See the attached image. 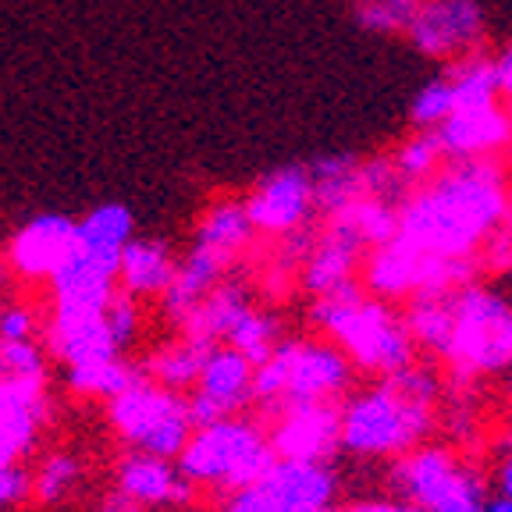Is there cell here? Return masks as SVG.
I'll return each instance as SVG.
<instances>
[{"label": "cell", "instance_id": "1", "mask_svg": "<svg viewBox=\"0 0 512 512\" xmlns=\"http://www.w3.org/2000/svg\"><path fill=\"white\" fill-rule=\"evenodd\" d=\"M509 182L498 160H445L431 182L399 203V239L448 260H480L505 224Z\"/></svg>", "mask_w": 512, "mask_h": 512}, {"label": "cell", "instance_id": "2", "mask_svg": "<svg viewBox=\"0 0 512 512\" xmlns=\"http://www.w3.org/2000/svg\"><path fill=\"white\" fill-rule=\"evenodd\" d=\"M438 409V381L409 363L342 406V448L352 456L399 459L427 438Z\"/></svg>", "mask_w": 512, "mask_h": 512}, {"label": "cell", "instance_id": "3", "mask_svg": "<svg viewBox=\"0 0 512 512\" xmlns=\"http://www.w3.org/2000/svg\"><path fill=\"white\" fill-rule=\"evenodd\" d=\"M310 320L363 374L392 377L416 363V338L406 313H395L388 299L363 292L360 281L313 299Z\"/></svg>", "mask_w": 512, "mask_h": 512}, {"label": "cell", "instance_id": "4", "mask_svg": "<svg viewBox=\"0 0 512 512\" xmlns=\"http://www.w3.org/2000/svg\"><path fill=\"white\" fill-rule=\"evenodd\" d=\"M352 360L331 338H281L253 377V402L267 416L299 402H338L352 384Z\"/></svg>", "mask_w": 512, "mask_h": 512}, {"label": "cell", "instance_id": "5", "mask_svg": "<svg viewBox=\"0 0 512 512\" xmlns=\"http://www.w3.org/2000/svg\"><path fill=\"white\" fill-rule=\"evenodd\" d=\"M278 463L271 434H264L253 420L224 416L217 424L192 431L189 445L178 456V470L203 488L214 491H242Z\"/></svg>", "mask_w": 512, "mask_h": 512}, {"label": "cell", "instance_id": "6", "mask_svg": "<svg viewBox=\"0 0 512 512\" xmlns=\"http://www.w3.org/2000/svg\"><path fill=\"white\" fill-rule=\"evenodd\" d=\"M452 377L473 381L512 370V303L488 285L452 292V342L441 356Z\"/></svg>", "mask_w": 512, "mask_h": 512}, {"label": "cell", "instance_id": "7", "mask_svg": "<svg viewBox=\"0 0 512 512\" xmlns=\"http://www.w3.org/2000/svg\"><path fill=\"white\" fill-rule=\"evenodd\" d=\"M480 271V260H448L424 249L409 246L406 239H388L367 253V264L360 281L367 292L388 299H424V296H448L470 285Z\"/></svg>", "mask_w": 512, "mask_h": 512}, {"label": "cell", "instance_id": "8", "mask_svg": "<svg viewBox=\"0 0 512 512\" xmlns=\"http://www.w3.org/2000/svg\"><path fill=\"white\" fill-rule=\"evenodd\" d=\"M392 488L427 512H488L480 473L445 445H416L399 456L392 466Z\"/></svg>", "mask_w": 512, "mask_h": 512}, {"label": "cell", "instance_id": "9", "mask_svg": "<svg viewBox=\"0 0 512 512\" xmlns=\"http://www.w3.org/2000/svg\"><path fill=\"white\" fill-rule=\"evenodd\" d=\"M111 424L128 445H136V452L164 459L182 456V448L196 431L189 416V399H182L175 388L150 381L146 374L111 399Z\"/></svg>", "mask_w": 512, "mask_h": 512}, {"label": "cell", "instance_id": "10", "mask_svg": "<svg viewBox=\"0 0 512 512\" xmlns=\"http://www.w3.org/2000/svg\"><path fill=\"white\" fill-rule=\"evenodd\" d=\"M488 36V15L480 0H424L409 22L406 40L431 61H456L480 50Z\"/></svg>", "mask_w": 512, "mask_h": 512}, {"label": "cell", "instance_id": "11", "mask_svg": "<svg viewBox=\"0 0 512 512\" xmlns=\"http://www.w3.org/2000/svg\"><path fill=\"white\" fill-rule=\"evenodd\" d=\"M249 221L260 235L271 239H285L292 232H303L310 224L313 210H317V185H313V171L288 164V168L271 171L260 178L253 192L246 196Z\"/></svg>", "mask_w": 512, "mask_h": 512}, {"label": "cell", "instance_id": "12", "mask_svg": "<svg viewBox=\"0 0 512 512\" xmlns=\"http://www.w3.org/2000/svg\"><path fill=\"white\" fill-rule=\"evenodd\" d=\"M253 377L256 363L249 356H242L239 349H224L217 345L203 363L200 374V392L189 399V416L192 427H210L224 416H235L246 402H253Z\"/></svg>", "mask_w": 512, "mask_h": 512}, {"label": "cell", "instance_id": "13", "mask_svg": "<svg viewBox=\"0 0 512 512\" xmlns=\"http://www.w3.org/2000/svg\"><path fill=\"white\" fill-rule=\"evenodd\" d=\"M271 445L278 459L328 463L342 448V406L338 402H299L274 413Z\"/></svg>", "mask_w": 512, "mask_h": 512}, {"label": "cell", "instance_id": "14", "mask_svg": "<svg viewBox=\"0 0 512 512\" xmlns=\"http://www.w3.org/2000/svg\"><path fill=\"white\" fill-rule=\"evenodd\" d=\"M445 160H498L512 150V111L505 100L470 104L434 128Z\"/></svg>", "mask_w": 512, "mask_h": 512}, {"label": "cell", "instance_id": "15", "mask_svg": "<svg viewBox=\"0 0 512 512\" xmlns=\"http://www.w3.org/2000/svg\"><path fill=\"white\" fill-rule=\"evenodd\" d=\"M79 224L64 214H40L22 224L8 246V264L15 274L29 281H50L75 249Z\"/></svg>", "mask_w": 512, "mask_h": 512}, {"label": "cell", "instance_id": "16", "mask_svg": "<svg viewBox=\"0 0 512 512\" xmlns=\"http://www.w3.org/2000/svg\"><path fill=\"white\" fill-rule=\"evenodd\" d=\"M363 253H370L349 228L328 221L324 232L313 239V249L306 256L303 271V288L313 299L317 296H331V292H342V288L356 285L363 271Z\"/></svg>", "mask_w": 512, "mask_h": 512}, {"label": "cell", "instance_id": "17", "mask_svg": "<svg viewBox=\"0 0 512 512\" xmlns=\"http://www.w3.org/2000/svg\"><path fill=\"white\" fill-rule=\"evenodd\" d=\"M281 512H320L335 502V473L328 463L278 459L260 480Z\"/></svg>", "mask_w": 512, "mask_h": 512}, {"label": "cell", "instance_id": "18", "mask_svg": "<svg viewBox=\"0 0 512 512\" xmlns=\"http://www.w3.org/2000/svg\"><path fill=\"white\" fill-rule=\"evenodd\" d=\"M47 384L0 381V463H18L47 420Z\"/></svg>", "mask_w": 512, "mask_h": 512}, {"label": "cell", "instance_id": "19", "mask_svg": "<svg viewBox=\"0 0 512 512\" xmlns=\"http://www.w3.org/2000/svg\"><path fill=\"white\" fill-rule=\"evenodd\" d=\"M192 484L171 459L150 456V452H132L118 470V495L139 505H175L189 502Z\"/></svg>", "mask_w": 512, "mask_h": 512}, {"label": "cell", "instance_id": "20", "mask_svg": "<svg viewBox=\"0 0 512 512\" xmlns=\"http://www.w3.org/2000/svg\"><path fill=\"white\" fill-rule=\"evenodd\" d=\"M178 260L164 242L157 239H132L121 253V271L118 285L132 292L136 299L164 296L175 285Z\"/></svg>", "mask_w": 512, "mask_h": 512}, {"label": "cell", "instance_id": "21", "mask_svg": "<svg viewBox=\"0 0 512 512\" xmlns=\"http://www.w3.org/2000/svg\"><path fill=\"white\" fill-rule=\"evenodd\" d=\"M249 306H253V299H249L246 288L235 285V281H221V285L210 288V296L185 317L182 335L192 338V342H203V345H210V349H217L221 342H228L232 328L239 324Z\"/></svg>", "mask_w": 512, "mask_h": 512}, {"label": "cell", "instance_id": "22", "mask_svg": "<svg viewBox=\"0 0 512 512\" xmlns=\"http://www.w3.org/2000/svg\"><path fill=\"white\" fill-rule=\"evenodd\" d=\"M313 185H317V210L324 217L338 214L360 196H374L367 185V160L352 157V153H331L310 164Z\"/></svg>", "mask_w": 512, "mask_h": 512}, {"label": "cell", "instance_id": "23", "mask_svg": "<svg viewBox=\"0 0 512 512\" xmlns=\"http://www.w3.org/2000/svg\"><path fill=\"white\" fill-rule=\"evenodd\" d=\"M253 232H256V228H253V221H249L246 200H242V203L239 200H217L214 207L200 217L192 242H203V246L217 249V253L232 256V260H235V256L249 246Z\"/></svg>", "mask_w": 512, "mask_h": 512}, {"label": "cell", "instance_id": "24", "mask_svg": "<svg viewBox=\"0 0 512 512\" xmlns=\"http://www.w3.org/2000/svg\"><path fill=\"white\" fill-rule=\"evenodd\" d=\"M210 345L203 342H192V338H178V342H168L160 345L157 352H153L150 360L143 363V374L150 377V381L164 384V388H175V392H182V388H189V384H200V374H203V363H207L210 356Z\"/></svg>", "mask_w": 512, "mask_h": 512}, {"label": "cell", "instance_id": "25", "mask_svg": "<svg viewBox=\"0 0 512 512\" xmlns=\"http://www.w3.org/2000/svg\"><path fill=\"white\" fill-rule=\"evenodd\" d=\"M448 82L456 89L459 107L470 104H488V100H502V75H498V57L473 50L448 64ZM456 107V111H459Z\"/></svg>", "mask_w": 512, "mask_h": 512}, {"label": "cell", "instance_id": "26", "mask_svg": "<svg viewBox=\"0 0 512 512\" xmlns=\"http://www.w3.org/2000/svg\"><path fill=\"white\" fill-rule=\"evenodd\" d=\"M406 320L416 338V349H427L431 356L441 360L448 342H452V292H448V296L409 299Z\"/></svg>", "mask_w": 512, "mask_h": 512}, {"label": "cell", "instance_id": "27", "mask_svg": "<svg viewBox=\"0 0 512 512\" xmlns=\"http://www.w3.org/2000/svg\"><path fill=\"white\" fill-rule=\"evenodd\" d=\"M392 160H395V171L402 175V182H406L409 189H416V185L431 182V178L445 168V150H441L434 132L416 128L413 136L402 139V143L395 146Z\"/></svg>", "mask_w": 512, "mask_h": 512}, {"label": "cell", "instance_id": "28", "mask_svg": "<svg viewBox=\"0 0 512 512\" xmlns=\"http://www.w3.org/2000/svg\"><path fill=\"white\" fill-rule=\"evenodd\" d=\"M228 345L239 349L242 356H249V360L260 367V363H264L267 356L281 345V324L271 317V313L249 306V310L242 313L239 324L232 328V335H228Z\"/></svg>", "mask_w": 512, "mask_h": 512}, {"label": "cell", "instance_id": "29", "mask_svg": "<svg viewBox=\"0 0 512 512\" xmlns=\"http://www.w3.org/2000/svg\"><path fill=\"white\" fill-rule=\"evenodd\" d=\"M143 377V370L128 367L125 360H107V363H96V367H82V370H68V384H72L79 395H96V399H114L121 395L125 388Z\"/></svg>", "mask_w": 512, "mask_h": 512}, {"label": "cell", "instance_id": "30", "mask_svg": "<svg viewBox=\"0 0 512 512\" xmlns=\"http://www.w3.org/2000/svg\"><path fill=\"white\" fill-rule=\"evenodd\" d=\"M424 0H352V15L374 36L406 32Z\"/></svg>", "mask_w": 512, "mask_h": 512}, {"label": "cell", "instance_id": "31", "mask_svg": "<svg viewBox=\"0 0 512 512\" xmlns=\"http://www.w3.org/2000/svg\"><path fill=\"white\" fill-rule=\"evenodd\" d=\"M456 107H459L456 89H452L448 75H438V79L424 82V86H420V93L413 96L409 121H413L416 128H427V132H434L441 121L452 118V111H456Z\"/></svg>", "mask_w": 512, "mask_h": 512}, {"label": "cell", "instance_id": "32", "mask_svg": "<svg viewBox=\"0 0 512 512\" xmlns=\"http://www.w3.org/2000/svg\"><path fill=\"white\" fill-rule=\"evenodd\" d=\"M79 473H82L79 459L68 456V452H57V456H50L47 463L36 470V477H32V498L43 505L57 502V498H64L75 488Z\"/></svg>", "mask_w": 512, "mask_h": 512}, {"label": "cell", "instance_id": "33", "mask_svg": "<svg viewBox=\"0 0 512 512\" xmlns=\"http://www.w3.org/2000/svg\"><path fill=\"white\" fill-rule=\"evenodd\" d=\"M107 328L118 338L121 349H125L139 331V299L132 296V292H125L121 285H118V292H114L111 306H107Z\"/></svg>", "mask_w": 512, "mask_h": 512}, {"label": "cell", "instance_id": "34", "mask_svg": "<svg viewBox=\"0 0 512 512\" xmlns=\"http://www.w3.org/2000/svg\"><path fill=\"white\" fill-rule=\"evenodd\" d=\"M480 271L491 274H512V232L498 228L488 239V246L480 249Z\"/></svg>", "mask_w": 512, "mask_h": 512}, {"label": "cell", "instance_id": "35", "mask_svg": "<svg viewBox=\"0 0 512 512\" xmlns=\"http://www.w3.org/2000/svg\"><path fill=\"white\" fill-rule=\"evenodd\" d=\"M32 495V477L15 463H0V509L18 505Z\"/></svg>", "mask_w": 512, "mask_h": 512}, {"label": "cell", "instance_id": "36", "mask_svg": "<svg viewBox=\"0 0 512 512\" xmlns=\"http://www.w3.org/2000/svg\"><path fill=\"white\" fill-rule=\"evenodd\" d=\"M36 335V317L29 306H4L0 310V338L8 342H29Z\"/></svg>", "mask_w": 512, "mask_h": 512}, {"label": "cell", "instance_id": "37", "mask_svg": "<svg viewBox=\"0 0 512 512\" xmlns=\"http://www.w3.org/2000/svg\"><path fill=\"white\" fill-rule=\"evenodd\" d=\"M224 512H281L278 505H274V498L267 495V488L256 480V484H249V488L235 491L232 502L224 505Z\"/></svg>", "mask_w": 512, "mask_h": 512}, {"label": "cell", "instance_id": "38", "mask_svg": "<svg viewBox=\"0 0 512 512\" xmlns=\"http://www.w3.org/2000/svg\"><path fill=\"white\" fill-rule=\"evenodd\" d=\"M352 512H427V509L406 502V498H395V502H363V505H356Z\"/></svg>", "mask_w": 512, "mask_h": 512}, {"label": "cell", "instance_id": "39", "mask_svg": "<svg viewBox=\"0 0 512 512\" xmlns=\"http://www.w3.org/2000/svg\"><path fill=\"white\" fill-rule=\"evenodd\" d=\"M498 491L512 495V456H505L502 463H498Z\"/></svg>", "mask_w": 512, "mask_h": 512}, {"label": "cell", "instance_id": "40", "mask_svg": "<svg viewBox=\"0 0 512 512\" xmlns=\"http://www.w3.org/2000/svg\"><path fill=\"white\" fill-rule=\"evenodd\" d=\"M96 512H146L139 502H128V498H118V502H107V505H100Z\"/></svg>", "mask_w": 512, "mask_h": 512}, {"label": "cell", "instance_id": "41", "mask_svg": "<svg viewBox=\"0 0 512 512\" xmlns=\"http://www.w3.org/2000/svg\"><path fill=\"white\" fill-rule=\"evenodd\" d=\"M488 512H512V495L488 498Z\"/></svg>", "mask_w": 512, "mask_h": 512}, {"label": "cell", "instance_id": "42", "mask_svg": "<svg viewBox=\"0 0 512 512\" xmlns=\"http://www.w3.org/2000/svg\"><path fill=\"white\" fill-rule=\"evenodd\" d=\"M502 228H509L512 232V185H509V200H505V224Z\"/></svg>", "mask_w": 512, "mask_h": 512}, {"label": "cell", "instance_id": "43", "mask_svg": "<svg viewBox=\"0 0 512 512\" xmlns=\"http://www.w3.org/2000/svg\"><path fill=\"white\" fill-rule=\"evenodd\" d=\"M505 395H509V413H512V370H509V388H505Z\"/></svg>", "mask_w": 512, "mask_h": 512}, {"label": "cell", "instance_id": "44", "mask_svg": "<svg viewBox=\"0 0 512 512\" xmlns=\"http://www.w3.org/2000/svg\"><path fill=\"white\" fill-rule=\"evenodd\" d=\"M4 267H8V264H0V281H4Z\"/></svg>", "mask_w": 512, "mask_h": 512}, {"label": "cell", "instance_id": "45", "mask_svg": "<svg viewBox=\"0 0 512 512\" xmlns=\"http://www.w3.org/2000/svg\"><path fill=\"white\" fill-rule=\"evenodd\" d=\"M320 512H335V509H320ZM345 512H352V509H345Z\"/></svg>", "mask_w": 512, "mask_h": 512}]
</instances>
